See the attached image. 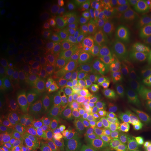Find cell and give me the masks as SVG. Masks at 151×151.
Wrapping results in <instances>:
<instances>
[{"label":"cell","instance_id":"6da1fadb","mask_svg":"<svg viewBox=\"0 0 151 151\" xmlns=\"http://www.w3.org/2000/svg\"><path fill=\"white\" fill-rule=\"evenodd\" d=\"M146 106L129 102L122 103L117 106L115 109V120L118 131L127 132L138 113Z\"/></svg>","mask_w":151,"mask_h":151},{"label":"cell","instance_id":"7a4b0ae2","mask_svg":"<svg viewBox=\"0 0 151 151\" xmlns=\"http://www.w3.org/2000/svg\"><path fill=\"white\" fill-rule=\"evenodd\" d=\"M125 35L123 32L116 27H111L100 36L98 46L101 51L113 52L120 50L124 42Z\"/></svg>","mask_w":151,"mask_h":151},{"label":"cell","instance_id":"3957f363","mask_svg":"<svg viewBox=\"0 0 151 151\" xmlns=\"http://www.w3.org/2000/svg\"><path fill=\"white\" fill-rule=\"evenodd\" d=\"M151 132V105L142 109L134 119L127 133L135 137H147Z\"/></svg>","mask_w":151,"mask_h":151},{"label":"cell","instance_id":"277c9868","mask_svg":"<svg viewBox=\"0 0 151 151\" xmlns=\"http://www.w3.org/2000/svg\"><path fill=\"white\" fill-rule=\"evenodd\" d=\"M150 20V16L146 12L140 10L133 11L124 24L125 30L132 38L137 39L143 35Z\"/></svg>","mask_w":151,"mask_h":151},{"label":"cell","instance_id":"5b68a950","mask_svg":"<svg viewBox=\"0 0 151 151\" xmlns=\"http://www.w3.org/2000/svg\"><path fill=\"white\" fill-rule=\"evenodd\" d=\"M124 99L133 104L148 106L151 104V93L144 83H134L129 86L125 93Z\"/></svg>","mask_w":151,"mask_h":151},{"label":"cell","instance_id":"8992f818","mask_svg":"<svg viewBox=\"0 0 151 151\" xmlns=\"http://www.w3.org/2000/svg\"><path fill=\"white\" fill-rule=\"evenodd\" d=\"M115 138L119 151H141L148 141V138L135 137L125 132H119Z\"/></svg>","mask_w":151,"mask_h":151},{"label":"cell","instance_id":"52a82bcc","mask_svg":"<svg viewBox=\"0 0 151 151\" xmlns=\"http://www.w3.org/2000/svg\"><path fill=\"white\" fill-rule=\"evenodd\" d=\"M122 60L127 66L131 68H136L141 60V55L139 48L134 43L125 45L118 51Z\"/></svg>","mask_w":151,"mask_h":151},{"label":"cell","instance_id":"ba28073f","mask_svg":"<svg viewBox=\"0 0 151 151\" xmlns=\"http://www.w3.org/2000/svg\"><path fill=\"white\" fill-rule=\"evenodd\" d=\"M130 13L129 7L125 4H118L113 6L107 16V20L113 25L125 24Z\"/></svg>","mask_w":151,"mask_h":151},{"label":"cell","instance_id":"9c48e42d","mask_svg":"<svg viewBox=\"0 0 151 151\" xmlns=\"http://www.w3.org/2000/svg\"><path fill=\"white\" fill-rule=\"evenodd\" d=\"M77 120L85 127H96L102 121V117L90 109H83L76 111Z\"/></svg>","mask_w":151,"mask_h":151},{"label":"cell","instance_id":"30bf717a","mask_svg":"<svg viewBox=\"0 0 151 151\" xmlns=\"http://www.w3.org/2000/svg\"><path fill=\"white\" fill-rule=\"evenodd\" d=\"M130 78L127 76H109L105 77L103 80V84L105 88H110L113 89L120 90L125 93L126 90L129 88L130 84Z\"/></svg>","mask_w":151,"mask_h":151},{"label":"cell","instance_id":"8fae6325","mask_svg":"<svg viewBox=\"0 0 151 151\" xmlns=\"http://www.w3.org/2000/svg\"><path fill=\"white\" fill-rule=\"evenodd\" d=\"M93 97V92L92 90L86 88V89H82L77 92L73 96L71 102L73 108L78 111L89 106L90 101H92Z\"/></svg>","mask_w":151,"mask_h":151},{"label":"cell","instance_id":"7c38bea8","mask_svg":"<svg viewBox=\"0 0 151 151\" xmlns=\"http://www.w3.org/2000/svg\"><path fill=\"white\" fill-rule=\"evenodd\" d=\"M20 137L23 141L27 150H32L37 148V138L34 134L32 127L30 124H22L18 128Z\"/></svg>","mask_w":151,"mask_h":151},{"label":"cell","instance_id":"4fadbf2b","mask_svg":"<svg viewBox=\"0 0 151 151\" xmlns=\"http://www.w3.org/2000/svg\"><path fill=\"white\" fill-rule=\"evenodd\" d=\"M4 120L7 127L18 129L21 125V112L16 106H10L4 113Z\"/></svg>","mask_w":151,"mask_h":151},{"label":"cell","instance_id":"5bb4252c","mask_svg":"<svg viewBox=\"0 0 151 151\" xmlns=\"http://www.w3.org/2000/svg\"><path fill=\"white\" fill-rule=\"evenodd\" d=\"M139 50L143 69L147 72H151V41L143 39L139 43Z\"/></svg>","mask_w":151,"mask_h":151},{"label":"cell","instance_id":"9a60e30c","mask_svg":"<svg viewBox=\"0 0 151 151\" xmlns=\"http://www.w3.org/2000/svg\"><path fill=\"white\" fill-rule=\"evenodd\" d=\"M89 107L90 109L99 114L100 116L108 114L112 110V107L108 100L100 96H95L92 98Z\"/></svg>","mask_w":151,"mask_h":151},{"label":"cell","instance_id":"2e32d148","mask_svg":"<svg viewBox=\"0 0 151 151\" xmlns=\"http://www.w3.org/2000/svg\"><path fill=\"white\" fill-rule=\"evenodd\" d=\"M125 69L126 64L120 55L115 53L110 57L106 65L107 71L113 74H117L124 72Z\"/></svg>","mask_w":151,"mask_h":151},{"label":"cell","instance_id":"e0dca14e","mask_svg":"<svg viewBox=\"0 0 151 151\" xmlns=\"http://www.w3.org/2000/svg\"><path fill=\"white\" fill-rule=\"evenodd\" d=\"M77 81L74 77L68 76L63 77L60 79L58 85V93L62 94V95H67L71 93L75 90L77 86Z\"/></svg>","mask_w":151,"mask_h":151},{"label":"cell","instance_id":"ac0fdd59","mask_svg":"<svg viewBox=\"0 0 151 151\" xmlns=\"http://www.w3.org/2000/svg\"><path fill=\"white\" fill-rule=\"evenodd\" d=\"M60 133L65 143L78 142L81 139V131L73 126H67L62 128Z\"/></svg>","mask_w":151,"mask_h":151},{"label":"cell","instance_id":"d6986e66","mask_svg":"<svg viewBox=\"0 0 151 151\" xmlns=\"http://www.w3.org/2000/svg\"><path fill=\"white\" fill-rule=\"evenodd\" d=\"M31 99L34 106L38 109L45 108L48 102V95H47L46 92L40 89L32 92Z\"/></svg>","mask_w":151,"mask_h":151},{"label":"cell","instance_id":"ffe728a7","mask_svg":"<svg viewBox=\"0 0 151 151\" xmlns=\"http://www.w3.org/2000/svg\"><path fill=\"white\" fill-rule=\"evenodd\" d=\"M52 109L59 113L62 118H70L73 114V109L70 105L62 101H56L52 104Z\"/></svg>","mask_w":151,"mask_h":151},{"label":"cell","instance_id":"44dd1931","mask_svg":"<svg viewBox=\"0 0 151 151\" xmlns=\"http://www.w3.org/2000/svg\"><path fill=\"white\" fill-rule=\"evenodd\" d=\"M46 140L54 151H58L63 145L64 140L62 134L58 132H50L47 134Z\"/></svg>","mask_w":151,"mask_h":151},{"label":"cell","instance_id":"7402d4cb","mask_svg":"<svg viewBox=\"0 0 151 151\" xmlns=\"http://www.w3.org/2000/svg\"><path fill=\"white\" fill-rule=\"evenodd\" d=\"M40 111L36 107H27L21 112V124L32 123L40 117Z\"/></svg>","mask_w":151,"mask_h":151},{"label":"cell","instance_id":"603a6c76","mask_svg":"<svg viewBox=\"0 0 151 151\" xmlns=\"http://www.w3.org/2000/svg\"><path fill=\"white\" fill-rule=\"evenodd\" d=\"M36 138H41L47 132L46 122L42 117H39L31 123Z\"/></svg>","mask_w":151,"mask_h":151},{"label":"cell","instance_id":"cb8c5ba5","mask_svg":"<svg viewBox=\"0 0 151 151\" xmlns=\"http://www.w3.org/2000/svg\"><path fill=\"white\" fill-rule=\"evenodd\" d=\"M101 134V131L97 127H85L81 130V139L86 141L97 139Z\"/></svg>","mask_w":151,"mask_h":151},{"label":"cell","instance_id":"d4e9b609","mask_svg":"<svg viewBox=\"0 0 151 151\" xmlns=\"http://www.w3.org/2000/svg\"><path fill=\"white\" fill-rule=\"evenodd\" d=\"M78 58L76 54L69 53L65 57L63 60V67L66 70L71 71L75 69L77 65H78Z\"/></svg>","mask_w":151,"mask_h":151},{"label":"cell","instance_id":"484cf974","mask_svg":"<svg viewBox=\"0 0 151 151\" xmlns=\"http://www.w3.org/2000/svg\"><path fill=\"white\" fill-rule=\"evenodd\" d=\"M41 85L40 79L36 76H31L24 81L23 83L24 89L27 92H34L36 90H39Z\"/></svg>","mask_w":151,"mask_h":151},{"label":"cell","instance_id":"4316f807","mask_svg":"<svg viewBox=\"0 0 151 151\" xmlns=\"http://www.w3.org/2000/svg\"><path fill=\"white\" fill-rule=\"evenodd\" d=\"M62 118L59 113L53 109H50L45 115V120L50 126L58 125L61 121Z\"/></svg>","mask_w":151,"mask_h":151},{"label":"cell","instance_id":"83f0119b","mask_svg":"<svg viewBox=\"0 0 151 151\" xmlns=\"http://www.w3.org/2000/svg\"><path fill=\"white\" fill-rule=\"evenodd\" d=\"M11 9L9 2L6 0L0 1V19L1 20H8L10 17Z\"/></svg>","mask_w":151,"mask_h":151},{"label":"cell","instance_id":"f1b7e54d","mask_svg":"<svg viewBox=\"0 0 151 151\" xmlns=\"http://www.w3.org/2000/svg\"><path fill=\"white\" fill-rule=\"evenodd\" d=\"M102 143V141L98 139H92V140L86 141L84 147L88 151H101Z\"/></svg>","mask_w":151,"mask_h":151},{"label":"cell","instance_id":"f546056e","mask_svg":"<svg viewBox=\"0 0 151 151\" xmlns=\"http://www.w3.org/2000/svg\"><path fill=\"white\" fill-rule=\"evenodd\" d=\"M101 151H119L115 137H109L103 141Z\"/></svg>","mask_w":151,"mask_h":151},{"label":"cell","instance_id":"4dcf8cb0","mask_svg":"<svg viewBox=\"0 0 151 151\" xmlns=\"http://www.w3.org/2000/svg\"><path fill=\"white\" fill-rule=\"evenodd\" d=\"M83 146L84 145L81 141L70 143H64L58 151H78L82 150Z\"/></svg>","mask_w":151,"mask_h":151},{"label":"cell","instance_id":"1f68e13d","mask_svg":"<svg viewBox=\"0 0 151 151\" xmlns=\"http://www.w3.org/2000/svg\"><path fill=\"white\" fill-rule=\"evenodd\" d=\"M27 14V9L22 4H16L14 8V16L17 20L23 19Z\"/></svg>","mask_w":151,"mask_h":151},{"label":"cell","instance_id":"d6a6232c","mask_svg":"<svg viewBox=\"0 0 151 151\" xmlns=\"http://www.w3.org/2000/svg\"><path fill=\"white\" fill-rule=\"evenodd\" d=\"M32 40V35L29 32H24L18 35L16 39H15V43L16 44L20 45V46H24L29 43L30 41Z\"/></svg>","mask_w":151,"mask_h":151},{"label":"cell","instance_id":"836d02e7","mask_svg":"<svg viewBox=\"0 0 151 151\" xmlns=\"http://www.w3.org/2000/svg\"><path fill=\"white\" fill-rule=\"evenodd\" d=\"M1 28H0V32H1V36L3 38H7L9 36L12 35V33L14 32V27L13 25L12 22H8L4 24L3 25L1 24Z\"/></svg>","mask_w":151,"mask_h":151},{"label":"cell","instance_id":"e575fe53","mask_svg":"<svg viewBox=\"0 0 151 151\" xmlns=\"http://www.w3.org/2000/svg\"><path fill=\"white\" fill-rule=\"evenodd\" d=\"M27 27L29 28L30 31L35 32L38 29L39 27V20L37 16L33 15L27 20Z\"/></svg>","mask_w":151,"mask_h":151},{"label":"cell","instance_id":"d590c367","mask_svg":"<svg viewBox=\"0 0 151 151\" xmlns=\"http://www.w3.org/2000/svg\"><path fill=\"white\" fill-rule=\"evenodd\" d=\"M27 62L30 65L37 66L42 62V58L39 54L37 52H33L27 58Z\"/></svg>","mask_w":151,"mask_h":151},{"label":"cell","instance_id":"8d00e7d4","mask_svg":"<svg viewBox=\"0 0 151 151\" xmlns=\"http://www.w3.org/2000/svg\"><path fill=\"white\" fill-rule=\"evenodd\" d=\"M37 151H54L51 147L47 143L46 139H41L38 142L37 146Z\"/></svg>","mask_w":151,"mask_h":151},{"label":"cell","instance_id":"74e56055","mask_svg":"<svg viewBox=\"0 0 151 151\" xmlns=\"http://www.w3.org/2000/svg\"><path fill=\"white\" fill-rule=\"evenodd\" d=\"M37 45L38 48H39L41 51L45 52L48 49L49 42L46 39H41L37 41Z\"/></svg>","mask_w":151,"mask_h":151},{"label":"cell","instance_id":"f35d334b","mask_svg":"<svg viewBox=\"0 0 151 151\" xmlns=\"http://www.w3.org/2000/svg\"><path fill=\"white\" fill-rule=\"evenodd\" d=\"M143 35L145 37V39H148L151 41V19L147 24L146 29L143 32Z\"/></svg>","mask_w":151,"mask_h":151},{"label":"cell","instance_id":"ab89813d","mask_svg":"<svg viewBox=\"0 0 151 151\" xmlns=\"http://www.w3.org/2000/svg\"><path fill=\"white\" fill-rule=\"evenodd\" d=\"M145 12L148 16H151V0H146L144 1Z\"/></svg>","mask_w":151,"mask_h":151},{"label":"cell","instance_id":"60d3db41","mask_svg":"<svg viewBox=\"0 0 151 151\" xmlns=\"http://www.w3.org/2000/svg\"><path fill=\"white\" fill-rule=\"evenodd\" d=\"M1 151H18L16 148L10 146V145H4L1 147Z\"/></svg>","mask_w":151,"mask_h":151},{"label":"cell","instance_id":"b9f144b4","mask_svg":"<svg viewBox=\"0 0 151 151\" xmlns=\"http://www.w3.org/2000/svg\"><path fill=\"white\" fill-rule=\"evenodd\" d=\"M145 85H146L147 88H148V89L150 92L151 93V76L149 77V78L147 79V80L145 81Z\"/></svg>","mask_w":151,"mask_h":151},{"label":"cell","instance_id":"7bdbcfd3","mask_svg":"<svg viewBox=\"0 0 151 151\" xmlns=\"http://www.w3.org/2000/svg\"><path fill=\"white\" fill-rule=\"evenodd\" d=\"M141 151H151V146H150V145H146L141 149Z\"/></svg>","mask_w":151,"mask_h":151},{"label":"cell","instance_id":"ee69618b","mask_svg":"<svg viewBox=\"0 0 151 151\" xmlns=\"http://www.w3.org/2000/svg\"><path fill=\"white\" fill-rule=\"evenodd\" d=\"M146 145H150V146H151V132H150V133L149 134V136L148 138V141H147Z\"/></svg>","mask_w":151,"mask_h":151},{"label":"cell","instance_id":"f6af8a7d","mask_svg":"<svg viewBox=\"0 0 151 151\" xmlns=\"http://www.w3.org/2000/svg\"><path fill=\"white\" fill-rule=\"evenodd\" d=\"M78 151H84V150H78Z\"/></svg>","mask_w":151,"mask_h":151}]
</instances>
